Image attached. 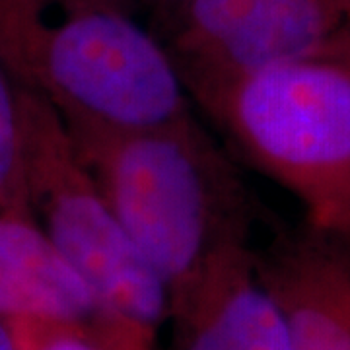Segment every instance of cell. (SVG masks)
I'll return each mask as SVG.
<instances>
[{
	"label": "cell",
	"mask_w": 350,
	"mask_h": 350,
	"mask_svg": "<svg viewBox=\"0 0 350 350\" xmlns=\"http://www.w3.org/2000/svg\"><path fill=\"white\" fill-rule=\"evenodd\" d=\"M64 125L170 304L197 282L218 251L251 239L250 193L193 113L142 129Z\"/></svg>",
	"instance_id": "obj_1"
},
{
	"label": "cell",
	"mask_w": 350,
	"mask_h": 350,
	"mask_svg": "<svg viewBox=\"0 0 350 350\" xmlns=\"http://www.w3.org/2000/svg\"><path fill=\"white\" fill-rule=\"evenodd\" d=\"M0 59L64 123L142 129L191 113L172 55L96 2L0 0Z\"/></svg>",
	"instance_id": "obj_2"
},
{
	"label": "cell",
	"mask_w": 350,
	"mask_h": 350,
	"mask_svg": "<svg viewBox=\"0 0 350 350\" xmlns=\"http://www.w3.org/2000/svg\"><path fill=\"white\" fill-rule=\"evenodd\" d=\"M261 174L300 200L306 224L350 238V68L276 64L191 96Z\"/></svg>",
	"instance_id": "obj_3"
},
{
	"label": "cell",
	"mask_w": 350,
	"mask_h": 350,
	"mask_svg": "<svg viewBox=\"0 0 350 350\" xmlns=\"http://www.w3.org/2000/svg\"><path fill=\"white\" fill-rule=\"evenodd\" d=\"M20 94L31 214L111 319L158 337L170 312L167 290L78 158L61 115L22 88Z\"/></svg>",
	"instance_id": "obj_4"
},
{
	"label": "cell",
	"mask_w": 350,
	"mask_h": 350,
	"mask_svg": "<svg viewBox=\"0 0 350 350\" xmlns=\"http://www.w3.org/2000/svg\"><path fill=\"white\" fill-rule=\"evenodd\" d=\"M187 2V29L172 59L189 98L269 66L317 57L338 27L329 0Z\"/></svg>",
	"instance_id": "obj_5"
},
{
	"label": "cell",
	"mask_w": 350,
	"mask_h": 350,
	"mask_svg": "<svg viewBox=\"0 0 350 350\" xmlns=\"http://www.w3.org/2000/svg\"><path fill=\"white\" fill-rule=\"evenodd\" d=\"M175 350H292L276 298L250 241L220 250L197 282L170 304Z\"/></svg>",
	"instance_id": "obj_6"
},
{
	"label": "cell",
	"mask_w": 350,
	"mask_h": 350,
	"mask_svg": "<svg viewBox=\"0 0 350 350\" xmlns=\"http://www.w3.org/2000/svg\"><path fill=\"white\" fill-rule=\"evenodd\" d=\"M284 313L292 350H350V238L306 224L255 251Z\"/></svg>",
	"instance_id": "obj_7"
},
{
	"label": "cell",
	"mask_w": 350,
	"mask_h": 350,
	"mask_svg": "<svg viewBox=\"0 0 350 350\" xmlns=\"http://www.w3.org/2000/svg\"><path fill=\"white\" fill-rule=\"evenodd\" d=\"M0 319L100 325L111 317L31 211H0Z\"/></svg>",
	"instance_id": "obj_8"
},
{
	"label": "cell",
	"mask_w": 350,
	"mask_h": 350,
	"mask_svg": "<svg viewBox=\"0 0 350 350\" xmlns=\"http://www.w3.org/2000/svg\"><path fill=\"white\" fill-rule=\"evenodd\" d=\"M31 211L25 189L22 94L0 59V211Z\"/></svg>",
	"instance_id": "obj_9"
},
{
	"label": "cell",
	"mask_w": 350,
	"mask_h": 350,
	"mask_svg": "<svg viewBox=\"0 0 350 350\" xmlns=\"http://www.w3.org/2000/svg\"><path fill=\"white\" fill-rule=\"evenodd\" d=\"M103 323L25 321L12 327L20 350H113Z\"/></svg>",
	"instance_id": "obj_10"
},
{
	"label": "cell",
	"mask_w": 350,
	"mask_h": 350,
	"mask_svg": "<svg viewBox=\"0 0 350 350\" xmlns=\"http://www.w3.org/2000/svg\"><path fill=\"white\" fill-rule=\"evenodd\" d=\"M317 57L333 59L337 63L347 64L350 68V22H347V24H342L338 27Z\"/></svg>",
	"instance_id": "obj_11"
},
{
	"label": "cell",
	"mask_w": 350,
	"mask_h": 350,
	"mask_svg": "<svg viewBox=\"0 0 350 350\" xmlns=\"http://www.w3.org/2000/svg\"><path fill=\"white\" fill-rule=\"evenodd\" d=\"M109 342L113 350H156V342L137 337H115Z\"/></svg>",
	"instance_id": "obj_12"
},
{
	"label": "cell",
	"mask_w": 350,
	"mask_h": 350,
	"mask_svg": "<svg viewBox=\"0 0 350 350\" xmlns=\"http://www.w3.org/2000/svg\"><path fill=\"white\" fill-rule=\"evenodd\" d=\"M0 350H20L14 327L2 319H0Z\"/></svg>",
	"instance_id": "obj_13"
},
{
	"label": "cell",
	"mask_w": 350,
	"mask_h": 350,
	"mask_svg": "<svg viewBox=\"0 0 350 350\" xmlns=\"http://www.w3.org/2000/svg\"><path fill=\"white\" fill-rule=\"evenodd\" d=\"M329 2H331L333 12L337 16L338 27L342 24H347V22H350V0H329Z\"/></svg>",
	"instance_id": "obj_14"
},
{
	"label": "cell",
	"mask_w": 350,
	"mask_h": 350,
	"mask_svg": "<svg viewBox=\"0 0 350 350\" xmlns=\"http://www.w3.org/2000/svg\"><path fill=\"white\" fill-rule=\"evenodd\" d=\"M185 2H187V0H185Z\"/></svg>",
	"instance_id": "obj_15"
}]
</instances>
